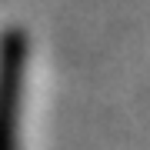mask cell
Instances as JSON below:
<instances>
[{
	"mask_svg": "<svg viewBox=\"0 0 150 150\" xmlns=\"http://www.w3.org/2000/svg\"><path fill=\"white\" fill-rule=\"evenodd\" d=\"M27 77V43L10 33L0 43V150H20V107Z\"/></svg>",
	"mask_w": 150,
	"mask_h": 150,
	"instance_id": "obj_1",
	"label": "cell"
}]
</instances>
